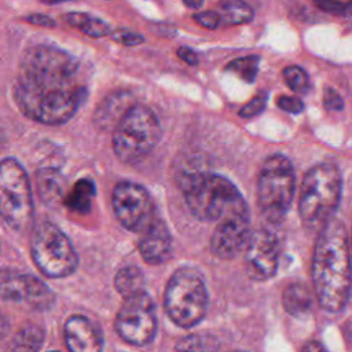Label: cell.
<instances>
[{"label": "cell", "instance_id": "cell-1", "mask_svg": "<svg viewBox=\"0 0 352 352\" xmlns=\"http://www.w3.org/2000/svg\"><path fill=\"white\" fill-rule=\"evenodd\" d=\"M19 110L33 121L67 122L88 95L80 62L52 45H34L21 60L12 89Z\"/></svg>", "mask_w": 352, "mask_h": 352}, {"label": "cell", "instance_id": "cell-2", "mask_svg": "<svg viewBox=\"0 0 352 352\" xmlns=\"http://www.w3.org/2000/svg\"><path fill=\"white\" fill-rule=\"evenodd\" d=\"M312 283L319 305L331 314L344 309L352 286L348 232L333 219L318 235L312 256Z\"/></svg>", "mask_w": 352, "mask_h": 352}, {"label": "cell", "instance_id": "cell-3", "mask_svg": "<svg viewBox=\"0 0 352 352\" xmlns=\"http://www.w3.org/2000/svg\"><path fill=\"white\" fill-rule=\"evenodd\" d=\"M182 191L191 214L201 221L219 223L232 213L249 210L235 184L216 173L186 175Z\"/></svg>", "mask_w": 352, "mask_h": 352}, {"label": "cell", "instance_id": "cell-4", "mask_svg": "<svg viewBox=\"0 0 352 352\" xmlns=\"http://www.w3.org/2000/svg\"><path fill=\"white\" fill-rule=\"evenodd\" d=\"M341 190L342 179L334 165L319 164L305 173L300 190L298 213L308 231L320 232L334 219Z\"/></svg>", "mask_w": 352, "mask_h": 352}, {"label": "cell", "instance_id": "cell-5", "mask_svg": "<svg viewBox=\"0 0 352 352\" xmlns=\"http://www.w3.org/2000/svg\"><path fill=\"white\" fill-rule=\"evenodd\" d=\"M208 290L201 274L192 267H180L169 278L164 293V308L180 327L198 324L208 311Z\"/></svg>", "mask_w": 352, "mask_h": 352}, {"label": "cell", "instance_id": "cell-6", "mask_svg": "<svg viewBox=\"0 0 352 352\" xmlns=\"http://www.w3.org/2000/svg\"><path fill=\"white\" fill-rule=\"evenodd\" d=\"M161 124L155 113L135 103L113 131V150L125 164H135L144 158L160 142Z\"/></svg>", "mask_w": 352, "mask_h": 352}, {"label": "cell", "instance_id": "cell-7", "mask_svg": "<svg viewBox=\"0 0 352 352\" xmlns=\"http://www.w3.org/2000/svg\"><path fill=\"white\" fill-rule=\"evenodd\" d=\"M296 188L292 162L282 154L268 157L258 173L257 204L261 216L272 223H280L286 216Z\"/></svg>", "mask_w": 352, "mask_h": 352}, {"label": "cell", "instance_id": "cell-8", "mask_svg": "<svg viewBox=\"0 0 352 352\" xmlns=\"http://www.w3.org/2000/svg\"><path fill=\"white\" fill-rule=\"evenodd\" d=\"M0 212L4 223L15 231H26L33 221V197L29 176L15 158L0 164Z\"/></svg>", "mask_w": 352, "mask_h": 352}, {"label": "cell", "instance_id": "cell-9", "mask_svg": "<svg viewBox=\"0 0 352 352\" xmlns=\"http://www.w3.org/2000/svg\"><path fill=\"white\" fill-rule=\"evenodd\" d=\"M30 252L38 271L48 278L69 276L78 265V257L72 242L51 221H41L34 227Z\"/></svg>", "mask_w": 352, "mask_h": 352}, {"label": "cell", "instance_id": "cell-10", "mask_svg": "<svg viewBox=\"0 0 352 352\" xmlns=\"http://www.w3.org/2000/svg\"><path fill=\"white\" fill-rule=\"evenodd\" d=\"M114 327L117 334L128 344L136 346L150 344L157 331L155 304L150 294L143 292L125 298L117 312Z\"/></svg>", "mask_w": 352, "mask_h": 352}, {"label": "cell", "instance_id": "cell-11", "mask_svg": "<svg viewBox=\"0 0 352 352\" xmlns=\"http://www.w3.org/2000/svg\"><path fill=\"white\" fill-rule=\"evenodd\" d=\"M113 212L120 224L133 232H142L155 217L148 191L133 182H121L113 188Z\"/></svg>", "mask_w": 352, "mask_h": 352}, {"label": "cell", "instance_id": "cell-12", "mask_svg": "<svg viewBox=\"0 0 352 352\" xmlns=\"http://www.w3.org/2000/svg\"><path fill=\"white\" fill-rule=\"evenodd\" d=\"M279 265V241L276 235L258 228L252 232L245 249V268L250 279L263 282L272 278Z\"/></svg>", "mask_w": 352, "mask_h": 352}, {"label": "cell", "instance_id": "cell-13", "mask_svg": "<svg viewBox=\"0 0 352 352\" xmlns=\"http://www.w3.org/2000/svg\"><path fill=\"white\" fill-rule=\"evenodd\" d=\"M252 232L249 210L232 213L217 223L210 238V250L219 258H234L246 249Z\"/></svg>", "mask_w": 352, "mask_h": 352}, {"label": "cell", "instance_id": "cell-14", "mask_svg": "<svg viewBox=\"0 0 352 352\" xmlns=\"http://www.w3.org/2000/svg\"><path fill=\"white\" fill-rule=\"evenodd\" d=\"M1 296L4 300L23 302L36 311H45L55 301L51 289L38 278L29 274L3 272Z\"/></svg>", "mask_w": 352, "mask_h": 352}, {"label": "cell", "instance_id": "cell-15", "mask_svg": "<svg viewBox=\"0 0 352 352\" xmlns=\"http://www.w3.org/2000/svg\"><path fill=\"white\" fill-rule=\"evenodd\" d=\"M69 352H102L103 336L98 326L84 315H72L63 326Z\"/></svg>", "mask_w": 352, "mask_h": 352}, {"label": "cell", "instance_id": "cell-16", "mask_svg": "<svg viewBox=\"0 0 352 352\" xmlns=\"http://www.w3.org/2000/svg\"><path fill=\"white\" fill-rule=\"evenodd\" d=\"M172 239L166 224L154 217L151 223L140 232L139 236V252L142 258L151 265H158L168 260L170 254Z\"/></svg>", "mask_w": 352, "mask_h": 352}, {"label": "cell", "instance_id": "cell-17", "mask_svg": "<svg viewBox=\"0 0 352 352\" xmlns=\"http://www.w3.org/2000/svg\"><path fill=\"white\" fill-rule=\"evenodd\" d=\"M135 104L131 92L118 91L109 95L96 109L94 121L100 129H116L125 113Z\"/></svg>", "mask_w": 352, "mask_h": 352}, {"label": "cell", "instance_id": "cell-18", "mask_svg": "<svg viewBox=\"0 0 352 352\" xmlns=\"http://www.w3.org/2000/svg\"><path fill=\"white\" fill-rule=\"evenodd\" d=\"M34 182L37 194L45 205L55 208L59 204L65 202L66 179L58 169L50 166L40 168L36 172Z\"/></svg>", "mask_w": 352, "mask_h": 352}, {"label": "cell", "instance_id": "cell-19", "mask_svg": "<svg viewBox=\"0 0 352 352\" xmlns=\"http://www.w3.org/2000/svg\"><path fill=\"white\" fill-rule=\"evenodd\" d=\"M44 341V330L37 324H26L11 338L4 352H38Z\"/></svg>", "mask_w": 352, "mask_h": 352}, {"label": "cell", "instance_id": "cell-20", "mask_svg": "<svg viewBox=\"0 0 352 352\" xmlns=\"http://www.w3.org/2000/svg\"><path fill=\"white\" fill-rule=\"evenodd\" d=\"M144 285H146L144 274L140 268L135 265L122 267L121 270H118L114 278V286L124 298H129L132 296L143 293Z\"/></svg>", "mask_w": 352, "mask_h": 352}, {"label": "cell", "instance_id": "cell-21", "mask_svg": "<svg viewBox=\"0 0 352 352\" xmlns=\"http://www.w3.org/2000/svg\"><path fill=\"white\" fill-rule=\"evenodd\" d=\"M282 304L290 315L302 316L312 305V296L302 283H290L283 290Z\"/></svg>", "mask_w": 352, "mask_h": 352}, {"label": "cell", "instance_id": "cell-22", "mask_svg": "<svg viewBox=\"0 0 352 352\" xmlns=\"http://www.w3.org/2000/svg\"><path fill=\"white\" fill-rule=\"evenodd\" d=\"M95 184L89 179H80L73 188L66 194L65 205L77 213H88L91 209L92 198L95 197Z\"/></svg>", "mask_w": 352, "mask_h": 352}, {"label": "cell", "instance_id": "cell-23", "mask_svg": "<svg viewBox=\"0 0 352 352\" xmlns=\"http://www.w3.org/2000/svg\"><path fill=\"white\" fill-rule=\"evenodd\" d=\"M63 18L70 26L78 29L89 37L98 38L103 36H110L111 33L110 26L104 21L85 12H69Z\"/></svg>", "mask_w": 352, "mask_h": 352}, {"label": "cell", "instance_id": "cell-24", "mask_svg": "<svg viewBox=\"0 0 352 352\" xmlns=\"http://www.w3.org/2000/svg\"><path fill=\"white\" fill-rule=\"evenodd\" d=\"M220 341L208 333H195L183 337L175 345V352H217Z\"/></svg>", "mask_w": 352, "mask_h": 352}, {"label": "cell", "instance_id": "cell-25", "mask_svg": "<svg viewBox=\"0 0 352 352\" xmlns=\"http://www.w3.org/2000/svg\"><path fill=\"white\" fill-rule=\"evenodd\" d=\"M220 16L230 25H242L253 19L254 12L252 7L243 1L228 0L220 3Z\"/></svg>", "mask_w": 352, "mask_h": 352}, {"label": "cell", "instance_id": "cell-26", "mask_svg": "<svg viewBox=\"0 0 352 352\" xmlns=\"http://www.w3.org/2000/svg\"><path fill=\"white\" fill-rule=\"evenodd\" d=\"M258 62H260V58L257 55L236 58L228 63L227 70L235 73L238 77H241L246 82H253L258 72Z\"/></svg>", "mask_w": 352, "mask_h": 352}, {"label": "cell", "instance_id": "cell-27", "mask_svg": "<svg viewBox=\"0 0 352 352\" xmlns=\"http://www.w3.org/2000/svg\"><path fill=\"white\" fill-rule=\"evenodd\" d=\"M283 78L287 87L296 94H307L309 91V78L300 66H287L283 69Z\"/></svg>", "mask_w": 352, "mask_h": 352}, {"label": "cell", "instance_id": "cell-28", "mask_svg": "<svg viewBox=\"0 0 352 352\" xmlns=\"http://www.w3.org/2000/svg\"><path fill=\"white\" fill-rule=\"evenodd\" d=\"M267 104V94L265 92H258L252 100H249L245 106L241 107L239 116L243 118H252L258 116Z\"/></svg>", "mask_w": 352, "mask_h": 352}, {"label": "cell", "instance_id": "cell-29", "mask_svg": "<svg viewBox=\"0 0 352 352\" xmlns=\"http://www.w3.org/2000/svg\"><path fill=\"white\" fill-rule=\"evenodd\" d=\"M110 37H111V40H114V41H117L120 44L128 45V47H135V45H139V44H142L144 41V36L139 34L138 32L128 30V29L111 30Z\"/></svg>", "mask_w": 352, "mask_h": 352}, {"label": "cell", "instance_id": "cell-30", "mask_svg": "<svg viewBox=\"0 0 352 352\" xmlns=\"http://www.w3.org/2000/svg\"><path fill=\"white\" fill-rule=\"evenodd\" d=\"M316 6L334 15H351L352 14V1H319Z\"/></svg>", "mask_w": 352, "mask_h": 352}, {"label": "cell", "instance_id": "cell-31", "mask_svg": "<svg viewBox=\"0 0 352 352\" xmlns=\"http://www.w3.org/2000/svg\"><path fill=\"white\" fill-rule=\"evenodd\" d=\"M323 104L330 111H340L344 109V99L336 89L327 87L323 92Z\"/></svg>", "mask_w": 352, "mask_h": 352}, {"label": "cell", "instance_id": "cell-32", "mask_svg": "<svg viewBox=\"0 0 352 352\" xmlns=\"http://www.w3.org/2000/svg\"><path fill=\"white\" fill-rule=\"evenodd\" d=\"M202 28L205 29H216L221 21V16L216 11H202L197 12L192 16Z\"/></svg>", "mask_w": 352, "mask_h": 352}, {"label": "cell", "instance_id": "cell-33", "mask_svg": "<svg viewBox=\"0 0 352 352\" xmlns=\"http://www.w3.org/2000/svg\"><path fill=\"white\" fill-rule=\"evenodd\" d=\"M276 104L287 111V113H293V114H297V113H301L304 110V103L301 99L296 98V96H286V95H282L278 98V102Z\"/></svg>", "mask_w": 352, "mask_h": 352}, {"label": "cell", "instance_id": "cell-34", "mask_svg": "<svg viewBox=\"0 0 352 352\" xmlns=\"http://www.w3.org/2000/svg\"><path fill=\"white\" fill-rule=\"evenodd\" d=\"M177 55H179L180 59H183V60H184L187 65H190V66H195V65H198V62H199V58H198L197 52L192 51V50L188 48V47H179V48H177Z\"/></svg>", "mask_w": 352, "mask_h": 352}, {"label": "cell", "instance_id": "cell-35", "mask_svg": "<svg viewBox=\"0 0 352 352\" xmlns=\"http://www.w3.org/2000/svg\"><path fill=\"white\" fill-rule=\"evenodd\" d=\"M26 21L33 23V25H38V26H44V28H54L55 26V21L44 14H32L29 16H26Z\"/></svg>", "mask_w": 352, "mask_h": 352}, {"label": "cell", "instance_id": "cell-36", "mask_svg": "<svg viewBox=\"0 0 352 352\" xmlns=\"http://www.w3.org/2000/svg\"><path fill=\"white\" fill-rule=\"evenodd\" d=\"M301 352H327V351L323 348V345H322L320 342H318V341H309V342H307V344L304 345V348H302Z\"/></svg>", "mask_w": 352, "mask_h": 352}, {"label": "cell", "instance_id": "cell-37", "mask_svg": "<svg viewBox=\"0 0 352 352\" xmlns=\"http://www.w3.org/2000/svg\"><path fill=\"white\" fill-rule=\"evenodd\" d=\"M202 4H204L202 1H190V0L184 1V6H186V7H190V8H195V10H198V8H199Z\"/></svg>", "mask_w": 352, "mask_h": 352}, {"label": "cell", "instance_id": "cell-38", "mask_svg": "<svg viewBox=\"0 0 352 352\" xmlns=\"http://www.w3.org/2000/svg\"><path fill=\"white\" fill-rule=\"evenodd\" d=\"M51 352H59V351H51Z\"/></svg>", "mask_w": 352, "mask_h": 352}, {"label": "cell", "instance_id": "cell-39", "mask_svg": "<svg viewBox=\"0 0 352 352\" xmlns=\"http://www.w3.org/2000/svg\"><path fill=\"white\" fill-rule=\"evenodd\" d=\"M351 239H352V235H351Z\"/></svg>", "mask_w": 352, "mask_h": 352}]
</instances>
